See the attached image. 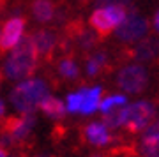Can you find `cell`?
Here are the masks:
<instances>
[{
    "label": "cell",
    "mask_w": 159,
    "mask_h": 157,
    "mask_svg": "<svg viewBox=\"0 0 159 157\" xmlns=\"http://www.w3.org/2000/svg\"><path fill=\"white\" fill-rule=\"evenodd\" d=\"M37 65H39V55L32 43V37L30 34L23 35V39L14 48L12 55L6 60L4 76L11 81H25L32 78Z\"/></svg>",
    "instance_id": "obj_1"
},
{
    "label": "cell",
    "mask_w": 159,
    "mask_h": 157,
    "mask_svg": "<svg viewBox=\"0 0 159 157\" xmlns=\"http://www.w3.org/2000/svg\"><path fill=\"white\" fill-rule=\"evenodd\" d=\"M48 96V85L39 78H30L16 85V88L11 92V102L18 111L32 113Z\"/></svg>",
    "instance_id": "obj_2"
},
{
    "label": "cell",
    "mask_w": 159,
    "mask_h": 157,
    "mask_svg": "<svg viewBox=\"0 0 159 157\" xmlns=\"http://www.w3.org/2000/svg\"><path fill=\"white\" fill-rule=\"evenodd\" d=\"M127 7L124 6H104L90 14V27L99 37H108L115 28L125 20Z\"/></svg>",
    "instance_id": "obj_3"
},
{
    "label": "cell",
    "mask_w": 159,
    "mask_h": 157,
    "mask_svg": "<svg viewBox=\"0 0 159 157\" xmlns=\"http://www.w3.org/2000/svg\"><path fill=\"white\" fill-rule=\"evenodd\" d=\"M117 85L127 94H140L148 85V73L140 64L125 65L117 74Z\"/></svg>",
    "instance_id": "obj_4"
},
{
    "label": "cell",
    "mask_w": 159,
    "mask_h": 157,
    "mask_svg": "<svg viewBox=\"0 0 159 157\" xmlns=\"http://www.w3.org/2000/svg\"><path fill=\"white\" fill-rule=\"evenodd\" d=\"M148 32L147 20L136 12H127V16L115 30V37L122 43H134L142 41Z\"/></svg>",
    "instance_id": "obj_5"
},
{
    "label": "cell",
    "mask_w": 159,
    "mask_h": 157,
    "mask_svg": "<svg viewBox=\"0 0 159 157\" xmlns=\"http://www.w3.org/2000/svg\"><path fill=\"white\" fill-rule=\"evenodd\" d=\"M30 37H32V43L37 50L39 60L41 58L44 62L53 60L55 51L60 48V37L57 35V32L50 30V28H39V30H34L30 34Z\"/></svg>",
    "instance_id": "obj_6"
},
{
    "label": "cell",
    "mask_w": 159,
    "mask_h": 157,
    "mask_svg": "<svg viewBox=\"0 0 159 157\" xmlns=\"http://www.w3.org/2000/svg\"><path fill=\"white\" fill-rule=\"evenodd\" d=\"M154 115H156V108L147 101H140L127 106V118H125V127L131 132H138V131L145 129L150 125Z\"/></svg>",
    "instance_id": "obj_7"
},
{
    "label": "cell",
    "mask_w": 159,
    "mask_h": 157,
    "mask_svg": "<svg viewBox=\"0 0 159 157\" xmlns=\"http://www.w3.org/2000/svg\"><path fill=\"white\" fill-rule=\"evenodd\" d=\"M25 23L27 20L23 16H12L4 23L2 34H0V53L2 55L14 50L20 44V41L23 39V32H25Z\"/></svg>",
    "instance_id": "obj_8"
},
{
    "label": "cell",
    "mask_w": 159,
    "mask_h": 157,
    "mask_svg": "<svg viewBox=\"0 0 159 157\" xmlns=\"http://www.w3.org/2000/svg\"><path fill=\"white\" fill-rule=\"evenodd\" d=\"M30 14L35 21L50 23L58 14V7L53 0H32L30 2Z\"/></svg>",
    "instance_id": "obj_9"
},
{
    "label": "cell",
    "mask_w": 159,
    "mask_h": 157,
    "mask_svg": "<svg viewBox=\"0 0 159 157\" xmlns=\"http://www.w3.org/2000/svg\"><path fill=\"white\" fill-rule=\"evenodd\" d=\"M133 55L142 64H148V62L157 60L159 58V39H156V37H143L136 44Z\"/></svg>",
    "instance_id": "obj_10"
},
{
    "label": "cell",
    "mask_w": 159,
    "mask_h": 157,
    "mask_svg": "<svg viewBox=\"0 0 159 157\" xmlns=\"http://www.w3.org/2000/svg\"><path fill=\"white\" fill-rule=\"evenodd\" d=\"M83 138H85L90 145H106L110 140H111V136L108 132V127L101 122H94V123H89L85 129H83Z\"/></svg>",
    "instance_id": "obj_11"
},
{
    "label": "cell",
    "mask_w": 159,
    "mask_h": 157,
    "mask_svg": "<svg viewBox=\"0 0 159 157\" xmlns=\"http://www.w3.org/2000/svg\"><path fill=\"white\" fill-rule=\"evenodd\" d=\"M83 104H81V113L83 115H90L96 111L99 104H101V87H94V88H83Z\"/></svg>",
    "instance_id": "obj_12"
},
{
    "label": "cell",
    "mask_w": 159,
    "mask_h": 157,
    "mask_svg": "<svg viewBox=\"0 0 159 157\" xmlns=\"http://www.w3.org/2000/svg\"><path fill=\"white\" fill-rule=\"evenodd\" d=\"M57 73L58 76L62 79H69V81H73V79L78 78V65H76V62H74V58L71 55H64L58 58L57 62Z\"/></svg>",
    "instance_id": "obj_13"
},
{
    "label": "cell",
    "mask_w": 159,
    "mask_h": 157,
    "mask_svg": "<svg viewBox=\"0 0 159 157\" xmlns=\"http://www.w3.org/2000/svg\"><path fill=\"white\" fill-rule=\"evenodd\" d=\"M39 108L43 110V113H46L50 118H62L64 115H66V110H67V106H64V102L60 101V99L51 97V96L46 97L44 101L41 102Z\"/></svg>",
    "instance_id": "obj_14"
},
{
    "label": "cell",
    "mask_w": 159,
    "mask_h": 157,
    "mask_svg": "<svg viewBox=\"0 0 159 157\" xmlns=\"http://www.w3.org/2000/svg\"><path fill=\"white\" fill-rule=\"evenodd\" d=\"M106 65H108V55L104 51H94L87 58V74L90 78L92 76H97Z\"/></svg>",
    "instance_id": "obj_15"
},
{
    "label": "cell",
    "mask_w": 159,
    "mask_h": 157,
    "mask_svg": "<svg viewBox=\"0 0 159 157\" xmlns=\"http://www.w3.org/2000/svg\"><path fill=\"white\" fill-rule=\"evenodd\" d=\"M125 118H127V108H115L111 111L104 113L102 123L106 127H119V125H125Z\"/></svg>",
    "instance_id": "obj_16"
},
{
    "label": "cell",
    "mask_w": 159,
    "mask_h": 157,
    "mask_svg": "<svg viewBox=\"0 0 159 157\" xmlns=\"http://www.w3.org/2000/svg\"><path fill=\"white\" fill-rule=\"evenodd\" d=\"M143 152L145 157H159V134H145Z\"/></svg>",
    "instance_id": "obj_17"
},
{
    "label": "cell",
    "mask_w": 159,
    "mask_h": 157,
    "mask_svg": "<svg viewBox=\"0 0 159 157\" xmlns=\"http://www.w3.org/2000/svg\"><path fill=\"white\" fill-rule=\"evenodd\" d=\"M124 104H125V97L124 96H110V97H106V99L101 101L99 110H101L102 113H108V111H111V110H115V108L124 106Z\"/></svg>",
    "instance_id": "obj_18"
},
{
    "label": "cell",
    "mask_w": 159,
    "mask_h": 157,
    "mask_svg": "<svg viewBox=\"0 0 159 157\" xmlns=\"http://www.w3.org/2000/svg\"><path fill=\"white\" fill-rule=\"evenodd\" d=\"M81 104H83V92L81 90L67 96V111L71 113L81 111Z\"/></svg>",
    "instance_id": "obj_19"
},
{
    "label": "cell",
    "mask_w": 159,
    "mask_h": 157,
    "mask_svg": "<svg viewBox=\"0 0 159 157\" xmlns=\"http://www.w3.org/2000/svg\"><path fill=\"white\" fill-rule=\"evenodd\" d=\"M96 4L99 7H104V6H124V7H129L133 4V0H96Z\"/></svg>",
    "instance_id": "obj_20"
},
{
    "label": "cell",
    "mask_w": 159,
    "mask_h": 157,
    "mask_svg": "<svg viewBox=\"0 0 159 157\" xmlns=\"http://www.w3.org/2000/svg\"><path fill=\"white\" fill-rule=\"evenodd\" d=\"M145 134H159V120H157V122H154L152 125L148 127Z\"/></svg>",
    "instance_id": "obj_21"
},
{
    "label": "cell",
    "mask_w": 159,
    "mask_h": 157,
    "mask_svg": "<svg viewBox=\"0 0 159 157\" xmlns=\"http://www.w3.org/2000/svg\"><path fill=\"white\" fill-rule=\"evenodd\" d=\"M154 27H156V30L159 32V11L156 12V16H154Z\"/></svg>",
    "instance_id": "obj_22"
},
{
    "label": "cell",
    "mask_w": 159,
    "mask_h": 157,
    "mask_svg": "<svg viewBox=\"0 0 159 157\" xmlns=\"http://www.w3.org/2000/svg\"><path fill=\"white\" fill-rule=\"evenodd\" d=\"M6 6H7V0H0V14L6 11Z\"/></svg>",
    "instance_id": "obj_23"
},
{
    "label": "cell",
    "mask_w": 159,
    "mask_h": 157,
    "mask_svg": "<svg viewBox=\"0 0 159 157\" xmlns=\"http://www.w3.org/2000/svg\"><path fill=\"white\" fill-rule=\"evenodd\" d=\"M0 157H9V152H7L4 146H0Z\"/></svg>",
    "instance_id": "obj_24"
},
{
    "label": "cell",
    "mask_w": 159,
    "mask_h": 157,
    "mask_svg": "<svg viewBox=\"0 0 159 157\" xmlns=\"http://www.w3.org/2000/svg\"><path fill=\"white\" fill-rule=\"evenodd\" d=\"M4 111H6V108H4V102L0 101V117H2V115H4Z\"/></svg>",
    "instance_id": "obj_25"
},
{
    "label": "cell",
    "mask_w": 159,
    "mask_h": 157,
    "mask_svg": "<svg viewBox=\"0 0 159 157\" xmlns=\"http://www.w3.org/2000/svg\"><path fill=\"white\" fill-rule=\"evenodd\" d=\"M76 2H78V4H81V6H83V4H89L90 0H76Z\"/></svg>",
    "instance_id": "obj_26"
},
{
    "label": "cell",
    "mask_w": 159,
    "mask_h": 157,
    "mask_svg": "<svg viewBox=\"0 0 159 157\" xmlns=\"http://www.w3.org/2000/svg\"><path fill=\"white\" fill-rule=\"evenodd\" d=\"M2 78H4V71H0V85H2Z\"/></svg>",
    "instance_id": "obj_27"
},
{
    "label": "cell",
    "mask_w": 159,
    "mask_h": 157,
    "mask_svg": "<svg viewBox=\"0 0 159 157\" xmlns=\"http://www.w3.org/2000/svg\"><path fill=\"white\" fill-rule=\"evenodd\" d=\"M16 157H25V155H23V154H18V155Z\"/></svg>",
    "instance_id": "obj_28"
},
{
    "label": "cell",
    "mask_w": 159,
    "mask_h": 157,
    "mask_svg": "<svg viewBox=\"0 0 159 157\" xmlns=\"http://www.w3.org/2000/svg\"><path fill=\"white\" fill-rule=\"evenodd\" d=\"M0 34H2V32H0Z\"/></svg>",
    "instance_id": "obj_29"
}]
</instances>
